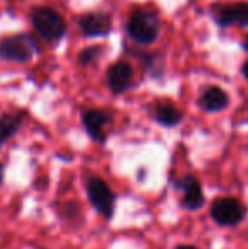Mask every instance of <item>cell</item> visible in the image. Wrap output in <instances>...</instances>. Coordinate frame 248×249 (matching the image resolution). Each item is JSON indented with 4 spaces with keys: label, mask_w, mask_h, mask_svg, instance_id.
Returning <instances> with one entry per match:
<instances>
[{
    "label": "cell",
    "mask_w": 248,
    "mask_h": 249,
    "mask_svg": "<svg viewBox=\"0 0 248 249\" xmlns=\"http://www.w3.org/2000/svg\"><path fill=\"white\" fill-rule=\"evenodd\" d=\"M78 215H80L78 203H76V202L65 203V215H63V217H66L68 220H75V219H78Z\"/></svg>",
    "instance_id": "cell-15"
},
{
    "label": "cell",
    "mask_w": 248,
    "mask_h": 249,
    "mask_svg": "<svg viewBox=\"0 0 248 249\" xmlns=\"http://www.w3.org/2000/svg\"><path fill=\"white\" fill-rule=\"evenodd\" d=\"M114 122V115L106 108H87L82 112V125L87 136L97 144H106L109 138V127Z\"/></svg>",
    "instance_id": "cell-5"
},
{
    "label": "cell",
    "mask_w": 248,
    "mask_h": 249,
    "mask_svg": "<svg viewBox=\"0 0 248 249\" xmlns=\"http://www.w3.org/2000/svg\"><path fill=\"white\" fill-rule=\"evenodd\" d=\"M31 22L34 31L48 43H58L66 34V20L51 7H34Z\"/></svg>",
    "instance_id": "cell-4"
},
{
    "label": "cell",
    "mask_w": 248,
    "mask_h": 249,
    "mask_svg": "<svg viewBox=\"0 0 248 249\" xmlns=\"http://www.w3.org/2000/svg\"><path fill=\"white\" fill-rule=\"evenodd\" d=\"M3 178H5V166L3 163H0V187L3 185Z\"/></svg>",
    "instance_id": "cell-16"
},
{
    "label": "cell",
    "mask_w": 248,
    "mask_h": 249,
    "mask_svg": "<svg viewBox=\"0 0 248 249\" xmlns=\"http://www.w3.org/2000/svg\"><path fill=\"white\" fill-rule=\"evenodd\" d=\"M245 50L248 51V36H247V39H245Z\"/></svg>",
    "instance_id": "cell-19"
},
{
    "label": "cell",
    "mask_w": 248,
    "mask_h": 249,
    "mask_svg": "<svg viewBox=\"0 0 248 249\" xmlns=\"http://www.w3.org/2000/svg\"><path fill=\"white\" fill-rule=\"evenodd\" d=\"M211 217L219 226H236L245 217V207L236 198H218L211 205Z\"/></svg>",
    "instance_id": "cell-6"
},
{
    "label": "cell",
    "mask_w": 248,
    "mask_h": 249,
    "mask_svg": "<svg viewBox=\"0 0 248 249\" xmlns=\"http://www.w3.org/2000/svg\"><path fill=\"white\" fill-rule=\"evenodd\" d=\"M173 188L182 192V198H180V205L187 210H199L204 205L206 198L202 194V185L194 175H184L172 181Z\"/></svg>",
    "instance_id": "cell-7"
},
{
    "label": "cell",
    "mask_w": 248,
    "mask_h": 249,
    "mask_svg": "<svg viewBox=\"0 0 248 249\" xmlns=\"http://www.w3.org/2000/svg\"><path fill=\"white\" fill-rule=\"evenodd\" d=\"M133 66L126 61H116L107 68L106 83L113 95H121L133 85Z\"/></svg>",
    "instance_id": "cell-8"
},
{
    "label": "cell",
    "mask_w": 248,
    "mask_h": 249,
    "mask_svg": "<svg viewBox=\"0 0 248 249\" xmlns=\"http://www.w3.org/2000/svg\"><path fill=\"white\" fill-rule=\"evenodd\" d=\"M216 22L219 26H248V3L245 2H236L228 3V5H216L212 10Z\"/></svg>",
    "instance_id": "cell-10"
},
{
    "label": "cell",
    "mask_w": 248,
    "mask_h": 249,
    "mask_svg": "<svg viewBox=\"0 0 248 249\" xmlns=\"http://www.w3.org/2000/svg\"><path fill=\"white\" fill-rule=\"evenodd\" d=\"M173 249H199V248L192 246V244H179V246L173 248Z\"/></svg>",
    "instance_id": "cell-17"
},
{
    "label": "cell",
    "mask_w": 248,
    "mask_h": 249,
    "mask_svg": "<svg viewBox=\"0 0 248 249\" xmlns=\"http://www.w3.org/2000/svg\"><path fill=\"white\" fill-rule=\"evenodd\" d=\"M228 93L219 87H209L202 92L199 105L204 108L206 112H219L223 108L228 107Z\"/></svg>",
    "instance_id": "cell-13"
},
{
    "label": "cell",
    "mask_w": 248,
    "mask_h": 249,
    "mask_svg": "<svg viewBox=\"0 0 248 249\" xmlns=\"http://www.w3.org/2000/svg\"><path fill=\"white\" fill-rule=\"evenodd\" d=\"M150 117L158 125L167 129L177 127L182 122L184 112L170 100H158L150 107Z\"/></svg>",
    "instance_id": "cell-11"
},
{
    "label": "cell",
    "mask_w": 248,
    "mask_h": 249,
    "mask_svg": "<svg viewBox=\"0 0 248 249\" xmlns=\"http://www.w3.org/2000/svg\"><path fill=\"white\" fill-rule=\"evenodd\" d=\"M243 75H245V78L248 80V61L245 63V66H243Z\"/></svg>",
    "instance_id": "cell-18"
},
{
    "label": "cell",
    "mask_w": 248,
    "mask_h": 249,
    "mask_svg": "<svg viewBox=\"0 0 248 249\" xmlns=\"http://www.w3.org/2000/svg\"><path fill=\"white\" fill-rule=\"evenodd\" d=\"M104 53V46H89V48H83L82 51L78 53V58H76V63L80 66H89L92 63H95L97 59L102 56Z\"/></svg>",
    "instance_id": "cell-14"
},
{
    "label": "cell",
    "mask_w": 248,
    "mask_h": 249,
    "mask_svg": "<svg viewBox=\"0 0 248 249\" xmlns=\"http://www.w3.org/2000/svg\"><path fill=\"white\" fill-rule=\"evenodd\" d=\"M26 119L27 110H24V108H17V110H10L0 115V149L9 142V139H12L20 131Z\"/></svg>",
    "instance_id": "cell-12"
},
{
    "label": "cell",
    "mask_w": 248,
    "mask_h": 249,
    "mask_svg": "<svg viewBox=\"0 0 248 249\" xmlns=\"http://www.w3.org/2000/svg\"><path fill=\"white\" fill-rule=\"evenodd\" d=\"M128 36L141 46H150L160 36L158 12L152 9H136L131 12L126 24Z\"/></svg>",
    "instance_id": "cell-2"
},
{
    "label": "cell",
    "mask_w": 248,
    "mask_h": 249,
    "mask_svg": "<svg viewBox=\"0 0 248 249\" xmlns=\"http://www.w3.org/2000/svg\"><path fill=\"white\" fill-rule=\"evenodd\" d=\"M41 51L33 34L19 33L0 39V59L9 63H29Z\"/></svg>",
    "instance_id": "cell-3"
},
{
    "label": "cell",
    "mask_w": 248,
    "mask_h": 249,
    "mask_svg": "<svg viewBox=\"0 0 248 249\" xmlns=\"http://www.w3.org/2000/svg\"><path fill=\"white\" fill-rule=\"evenodd\" d=\"M78 27L85 36H107L113 31V17L107 12H90L78 17Z\"/></svg>",
    "instance_id": "cell-9"
},
{
    "label": "cell",
    "mask_w": 248,
    "mask_h": 249,
    "mask_svg": "<svg viewBox=\"0 0 248 249\" xmlns=\"http://www.w3.org/2000/svg\"><path fill=\"white\" fill-rule=\"evenodd\" d=\"M85 195L89 203L104 220L111 222L116 212L117 195L109 183L99 175H89L85 180Z\"/></svg>",
    "instance_id": "cell-1"
}]
</instances>
